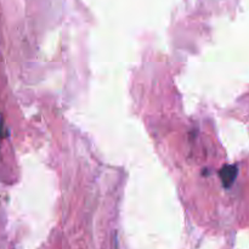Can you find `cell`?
<instances>
[{"instance_id": "6da1fadb", "label": "cell", "mask_w": 249, "mask_h": 249, "mask_svg": "<svg viewBox=\"0 0 249 249\" xmlns=\"http://www.w3.org/2000/svg\"><path fill=\"white\" fill-rule=\"evenodd\" d=\"M237 174H238L237 165H225V167L220 170L221 182H223V185L226 187V189L232 186L236 178H237Z\"/></svg>"}, {"instance_id": "7a4b0ae2", "label": "cell", "mask_w": 249, "mask_h": 249, "mask_svg": "<svg viewBox=\"0 0 249 249\" xmlns=\"http://www.w3.org/2000/svg\"><path fill=\"white\" fill-rule=\"evenodd\" d=\"M4 136H6V131H5L4 122H2V119L0 118V138H4Z\"/></svg>"}]
</instances>
